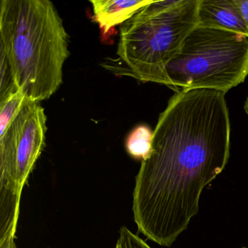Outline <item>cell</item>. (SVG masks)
<instances>
[{
  "label": "cell",
  "instance_id": "obj_4",
  "mask_svg": "<svg viewBox=\"0 0 248 248\" xmlns=\"http://www.w3.org/2000/svg\"><path fill=\"white\" fill-rule=\"evenodd\" d=\"M47 116L40 103L26 100L0 134V209L19 211L23 188L46 146Z\"/></svg>",
  "mask_w": 248,
  "mask_h": 248
},
{
  "label": "cell",
  "instance_id": "obj_1",
  "mask_svg": "<svg viewBox=\"0 0 248 248\" xmlns=\"http://www.w3.org/2000/svg\"><path fill=\"white\" fill-rule=\"evenodd\" d=\"M0 46L16 88L27 99H49L63 83L69 35L49 0H2Z\"/></svg>",
  "mask_w": 248,
  "mask_h": 248
},
{
  "label": "cell",
  "instance_id": "obj_6",
  "mask_svg": "<svg viewBox=\"0 0 248 248\" xmlns=\"http://www.w3.org/2000/svg\"><path fill=\"white\" fill-rule=\"evenodd\" d=\"M153 0H91L93 20L102 35L107 36L116 26L123 25L139 10Z\"/></svg>",
  "mask_w": 248,
  "mask_h": 248
},
{
  "label": "cell",
  "instance_id": "obj_7",
  "mask_svg": "<svg viewBox=\"0 0 248 248\" xmlns=\"http://www.w3.org/2000/svg\"><path fill=\"white\" fill-rule=\"evenodd\" d=\"M154 131L149 126L140 124L135 127L125 140L127 154L136 160L143 161L149 157L152 150Z\"/></svg>",
  "mask_w": 248,
  "mask_h": 248
},
{
  "label": "cell",
  "instance_id": "obj_9",
  "mask_svg": "<svg viewBox=\"0 0 248 248\" xmlns=\"http://www.w3.org/2000/svg\"><path fill=\"white\" fill-rule=\"evenodd\" d=\"M115 248H152L126 226H122Z\"/></svg>",
  "mask_w": 248,
  "mask_h": 248
},
{
  "label": "cell",
  "instance_id": "obj_8",
  "mask_svg": "<svg viewBox=\"0 0 248 248\" xmlns=\"http://www.w3.org/2000/svg\"><path fill=\"white\" fill-rule=\"evenodd\" d=\"M26 100L25 94L22 91L16 90L0 101V134L6 130Z\"/></svg>",
  "mask_w": 248,
  "mask_h": 248
},
{
  "label": "cell",
  "instance_id": "obj_10",
  "mask_svg": "<svg viewBox=\"0 0 248 248\" xmlns=\"http://www.w3.org/2000/svg\"><path fill=\"white\" fill-rule=\"evenodd\" d=\"M236 2L245 21L248 36V0H236Z\"/></svg>",
  "mask_w": 248,
  "mask_h": 248
},
{
  "label": "cell",
  "instance_id": "obj_12",
  "mask_svg": "<svg viewBox=\"0 0 248 248\" xmlns=\"http://www.w3.org/2000/svg\"><path fill=\"white\" fill-rule=\"evenodd\" d=\"M244 108H245V112H246V114H248V98H247L246 101H245Z\"/></svg>",
  "mask_w": 248,
  "mask_h": 248
},
{
  "label": "cell",
  "instance_id": "obj_3",
  "mask_svg": "<svg viewBox=\"0 0 248 248\" xmlns=\"http://www.w3.org/2000/svg\"><path fill=\"white\" fill-rule=\"evenodd\" d=\"M165 75L167 86L175 93L210 89L226 94L248 75V37L197 26Z\"/></svg>",
  "mask_w": 248,
  "mask_h": 248
},
{
  "label": "cell",
  "instance_id": "obj_11",
  "mask_svg": "<svg viewBox=\"0 0 248 248\" xmlns=\"http://www.w3.org/2000/svg\"><path fill=\"white\" fill-rule=\"evenodd\" d=\"M15 236H9L3 240L0 241V248H16L14 242Z\"/></svg>",
  "mask_w": 248,
  "mask_h": 248
},
{
  "label": "cell",
  "instance_id": "obj_5",
  "mask_svg": "<svg viewBox=\"0 0 248 248\" xmlns=\"http://www.w3.org/2000/svg\"><path fill=\"white\" fill-rule=\"evenodd\" d=\"M248 36L236 0H200L198 25Z\"/></svg>",
  "mask_w": 248,
  "mask_h": 248
},
{
  "label": "cell",
  "instance_id": "obj_13",
  "mask_svg": "<svg viewBox=\"0 0 248 248\" xmlns=\"http://www.w3.org/2000/svg\"></svg>",
  "mask_w": 248,
  "mask_h": 248
},
{
  "label": "cell",
  "instance_id": "obj_2",
  "mask_svg": "<svg viewBox=\"0 0 248 248\" xmlns=\"http://www.w3.org/2000/svg\"><path fill=\"white\" fill-rule=\"evenodd\" d=\"M200 0L153 1L120 27L117 56L128 75L167 86L165 69L198 25Z\"/></svg>",
  "mask_w": 248,
  "mask_h": 248
}]
</instances>
